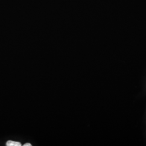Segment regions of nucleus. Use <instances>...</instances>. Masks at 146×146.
Here are the masks:
<instances>
[{
  "label": "nucleus",
  "instance_id": "nucleus-1",
  "mask_svg": "<svg viewBox=\"0 0 146 146\" xmlns=\"http://www.w3.org/2000/svg\"><path fill=\"white\" fill-rule=\"evenodd\" d=\"M6 145L7 146H21L20 142L15 141H8L7 142Z\"/></svg>",
  "mask_w": 146,
  "mask_h": 146
},
{
  "label": "nucleus",
  "instance_id": "nucleus-2",
  "mask_svg": "<svg viewBox=\"0 0 146 146\" xmlns=\"http://www.w3.org/2000/svg\"><path fill=\"white\" fill-rule=\"evenodd\" d=\"M23 146H31V143H27L26 144H25Z\"/></svg>",
  "mask_w": 146,
  "mask_h": 146
}]
</instances>
